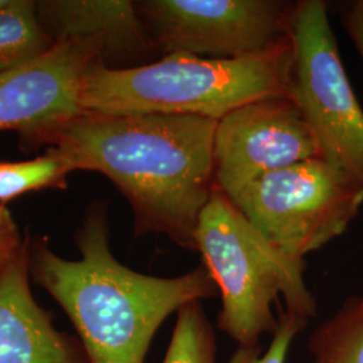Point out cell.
Segmentation results:
<instances>
[{"instance_id":"cell-15","label":"cell","mask_w":363,"mask_h":363,"mask_svg":"<svg viewBox=\"0 0 363 363\" xmlns=\"http://www.w3.org/2000/svg\"><path fill=\"white\" fill-rule=\"evenodd\" d=\"M70 172L65 157L52 148L33 160L0 162V205L30 191L62 187Z\"/></svg>"},{"instance_id":"cell-5","label":"cell","mask_w":363,"mask_h":363,"mask_svg":"<svg viewBox=\"0 0 363 363\" xmlns=\"http://www.w3.org/2000/svg\"><path fill=\"white\" fill-rule=\"evenodd\" d=\"M230 199L273 247L304 259L347 230L363 186L318 156L265 174Z\"/></svg>"},{"instance_id":"cell-12","label":"cell","mask_w":363,"mask_h":363,"mask_svg":"<svg viewBox=\"0 0 363 363\" xmlns=\"http://www.w3.org/2000/svg\"><path fill=\"white\" fill-rule=\"evenodd\" d=\"M52 45L39 21L35 1L9 0L0 9V73L38 58Z\"/></svg>"},{"instance_id":"cell-1","label":"cell","mask_w":363,"mask_h":363,"mask_svg":"<svg viewBox=\"0 0 363 363\" xmlns=\"http://www.w3.org/2000/svg\"><path fill=\"white\" fill-rule=\"evenodd\" d=\"M216 127L203 117L82 113L30 139L54 145L72 171L112 182L130 202L136 237L164 234L196 252L199 218L216 190Z\"/></svg>"},{"instance_id":"cell-19","label":"cell","mask_w":363,"mask_h":363,"mask_svg":"<svg viewBox=\"0 0 363 363\" xmlns=\"http://www.w3.org/2000/svg\"><path fill=\"white\" fill-rule=\"evenodd\" d=\"M7 3H9V0H0V9H3Z\"/></svg>"},{"instance_id":"cell-4","label":"cell","mask_w":363,"mask_h":363,"mask_svg":"<svg viewBox=\"0 0 363 363\" xmlns=\"http://www.w3.org/2000/svg\"><path fill=\"white\" fill-rule=\"evenodd\" d=\"M195 242L222 298L217 327L238 346L259 345L262 335L276 333L280 315L273 310L281 300L292 315L316 316L306 259L273 247L217 189L201 214Z\"/></svg>"},{"instance_id":"cell-13","label":"cell","mask_w":363,"mask_h":363,"mask_svg":"<svg viewBox=\"0 0 363 363\" xmlns=\"http://www.w3.org/2000/svg\"><path fill=\"white\" fill-rule=\"evenodd\" d=\"M308 350L312 363H363V291L315 328Z\"/></svg>"},{"instance_id":"cell-16","label":"cell","mask_w":363,"mask_h":363,"mask_svg":"<svg viewBox=\"0 0 363 363\" xmlns=\"http://www.w3.org/2000/svg\"><path fill=\"white\" fill-rule=\"evenodd\" d=\"M279 327L272 335V343L268 350L262 351L261 345L238 346L229 363H286L289 347L308 320L284 311L280 313Z\"/></svg>"},{"instance_id":"cell-14","label":"cell","mask_w":363,"mask_h":363,"mask_svg":"<svg viewBox=\"0 0 363 363\" xmlns=\"http://www.w3.org/2000/svg\"><path fill=\"white\" fill-rule=\"evenodd\" d=\"M217 342L213 325L196 300L177 312V323L163 363H216Z\"/></svg>"},{"instance_id":"cell-8","label":"cell","mask_w":363,"mask_h":363,"mask_svg":"<svg viewBox=\"0 0 363 363\" xmlns=\"http://www.w3.org/2000/svg\"><path fill=\"white\" fill-rule=\"evenodd\" d=\"M318 156V142L292 97L259 99L217 121L216 189L232 198L265 174Z\"/></svg>"},{"instance_id":"cell-17","label":"cell","mask_w":363,"mask_h":363,"mask_svg":"<svg viewBox=\"0 0 363 363\" xmlns=\"http://www.w3.org/2000/svg\"><path fill=\"white\" fill-rule=\"evenodd\" d=\"M23 245L11 213L6 205H0V272L16 259Z\"/></svg>"},{"instance_id":"cell-3","label":"cell","mask_w":363,"mask_h":363,"mask_svg":"<svg viewBox=\"0 0 363 363\" xmlns=\"http://www.w3.org/2000/svg\"><path fill=\"white\" fill-rule=\"evenodd\" d=\"M292 39L238 60L172 52L128 69L91 65L81 84L82 113L182 115L218 121L250 101L292 97Z\"/></svg>"},{"instance_id":"cell-7","label":"cell","mask_w":363,"mask_h":363,"mask_svg":"<svg viewBox=\"0 0 363 363\" xmlns=\"http://www.w3.org/2000/svg\"><path fill=\"white\" fill-rule=\"evenodd\" d=\"M160 57L186 52L238 60L271 52L292 39L296 1L143 0L135 1Z\"/></svg>"},{"instance_id":"cell-10","label":"cell","mask_w":363,"mask_h":363,"mask_svg":"<svg viewBox=\"0 0 363 363\" xmlns=\"http://www.w3.org/2000/svg\"><path fill=\"white\" fill-rule=\"evenodd\" d=\"M31 244L0 272V363H89L73 337L58 331L30 288Z\"/></svg>"},{"instance_id":"cell-6","label":"cell","mask_w":363,"mask_h":363,"mask_svg":"<svg viewBox=\"0 0 363 363\" xmlns=\"http://www.w3.org/2000/svg\"><path fill=\"white\" fill-rule=\"evenodd\" d=\"M292 45V99L320 155L363 186V109L342 64L325 1H296Z\"/></svg>"},{"instance_id":"cell-9","label":"cell","mask_w":363,"mask_h":363,"mask_svg":"<svg viewBox=\"0 0 363 363\" xmlns=\"http://www.w3.org/2000/svg\"><path fill=\"white\" fill-rule=\"evenodd\" d=\"M99 62L96 43L61 39L38 58L0 73V130L31 138L82 115V78Z\"/></svg>"},{"instance_id":"cell-2","label":"cell","mask_w":363,"mask_h":363,"mask_svg":"<svg viewBox=\"0 0 363 363\" xmlns=\"http://www.w3.org/2000/svg\"><path fill=\"white\" fill-rule=\"evenodd\" d=\"M76 242L78 259L60 257L42 241L31 245V273L76 327L89 363H144L171 313L218 294L203 264L177 277H156L117 261L103 203L89 208Z\"/></svg>"},{"instance_id":"cell-18","label":"cell","mask_w":363,"mask_h":363,"mask_svg":"<svg viewBox=\"0 0 363 363\" xmlns=\"http://www.w3.org/2000/svg\"><path fill=\"white\" fill-rule=\"evenodd\" d=\"M342 23L363 60V0L349 3L342 9Z\"/></svg>"},{"instance_id":"cell-11","label":"cell","mask_w":363,"mask_h":363,"mask_svg":"<svg viewBox=\"0 0 363 363\" xmlns=\"http://www.w3.org/2000/svg\"><path fill=\"white\" fill-rule=\"evenodd\" d=\"M39 21L55 42L76 39L96 43L109 69H128L133 60L155 52L135 1L48 0L37 3Z\"/></svg>"}]
</instances>
